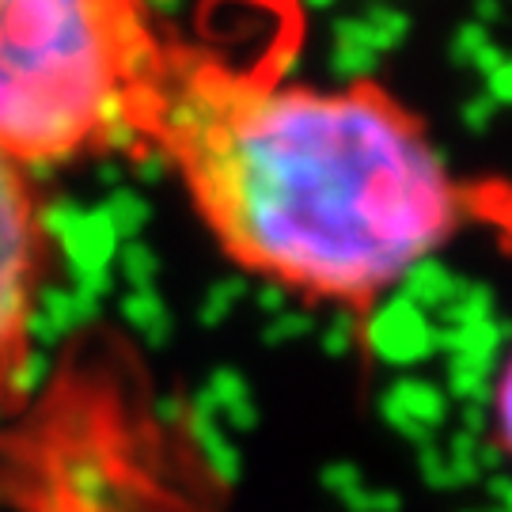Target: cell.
I'll return each mask as SVG.
<instances>
[{
    "instance_id": "5b68a950",
    "label": "cell",
    "mask_w": 512,
    "mask_h": 512,
    "mask_svg": "<svg viewBox=\"0 0 512 512\" xmlns=\"http://www.w3.org/2000/svg\"><path fill=\"white\" fill-rule=\"evenodd\" d=\"M141 4H145V0H141Z\"/></svg>"
},
{
    "instance_id": "277c9868",
    "label": "cell",
    "mask_w": 512,
    "mask_h": 512,
    "mask_svg": "<svg viewBox=\"0 0 512 512\" xmlns=\"http://www.w3.org/2000/svg\"><path fill=\"white\" fill-rule=\"evenodd\" d=\"M490 437H494L501 459L512 467V346L494 376L490 391Z\"/></svg>"
},
{
    "instance_id": "6da1fadb",
    "label": "cell",
    "mask_w": 512,
    "mask_h": 512,
    "mask_svg": "<svg viewBox=\"0 0 512 512\" xmlns=\"http://www.w3.org/2000/svg\"><path fill=\"white\" fill-rule=\"evenodd\" d=\"M152 152L224 255L315 304L372 308L475 220V190L380 84H277L175 54Z\"/></svg>"
},
{
    "instance_id": "3957f363",
    "label": "cell",
    "mask_w": 512,
    "mask_h": 512,
    "mask_svg": "<svg viewBox=\"0 0 512 512\" xmlns=\"http://www.w3.org/2000/svg\"><path fill=\"white\" fill-rule=\"evenodd\" d=\"M50 239L27 171L0 156V406H12L31 365V323Z\"/></svg>"
},
{
    "instance_id": "7a4b0ae2",
    "label": "cell",
    "mask_w": 512,
    "mask_h": 512,
    "mask_svg": "<svg viewBox=\"0 0 512 512\" xmlns=\"http://www.w3.org/2000/svg\"><path fill=\"white\" fill-rule=\"evenodd\" d=\"M171 61L141 0H0V156L152 152Z\"/></svg>"
}]
</instances>
